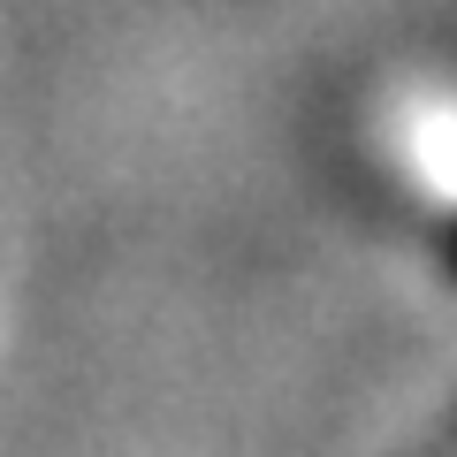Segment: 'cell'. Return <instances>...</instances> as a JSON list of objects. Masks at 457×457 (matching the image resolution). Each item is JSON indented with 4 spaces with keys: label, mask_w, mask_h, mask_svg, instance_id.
<instances>
[{
    "label": "cell",
    "mask_w": 457,
    "mask_h": 457,
    "mask_svg": "<svg viewBox=\"0 0 457 457\" xmlns=\"http://www.w3.org/2000/svg\"><path fill=\"white\" fill-rule=\"evenodd\" d=\"M450 275H457V228H450Z\"/></svg>",
    "instance_id": "obj_1"
}]
</instances>
